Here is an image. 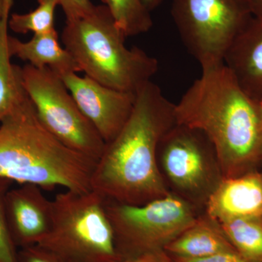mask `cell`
Wrapping results in <instances>:
<instances>
[{
    "mask_svg": "<svg viewBox=\"0 0 262 262\" xmlns=\"http://www.w3.org/2000/svg\"><path fill=\"white\" fill-rule=\"evenodd\" d=\"M176 123L175 103L150 81L137 93L126 123L95 164L91 190L104 201L131 206L169 194L158 167V148Z\"/></svg>",
    "mask_w": 262,
    "mask_h": 262,
    "instance_id": "obj_1",
    "label": "cell"
},
{
    "mask_svg": "<svg viewBox=\"0 0 262 262\" xmlns=\"http://www.w3.org/2000/svg\"><path fill=\"white\" fill-rule=\"evenodd\" d=\"M177 123L203 131L214 146L225 178L261 170L262 110L225 63L202 75L175 104Z\"/></svg>",
    "mask_w": 262,
    "mask_h": 262,
    "instance_id": "obj_2",
    "label": "cell"
},
{
    "mask_svg": "<svg viewBox=\"0 0 262 262\" xmlns=\"http://www.w3.org/2000/svg\"><path fill=\"white\" fill-rule=\"evenodd\" d=\"M96 163L67 147L46 130L24 89L0 122L2 178L42 189L59 186L89 192Z\"/></svg>",
    "mask_w": 262,
    "mask_h": 262,
    "instance_id": "obj_3",
    "label": "cell"
},
{
    "mask_svg": "<svg viewBox=\"0 0 262 262\" xmlns=\"http://www.w3.org/2000/svg\"><path fill=\"white\" fill-rule=\"evenodd\" d=\"M126 36L106 5L67 20L61 34L80 72L111 89L137 94L158 72L159 63L141 48L125 46Z\"/></svg>",
    "mask_w": 262,
    "mask_h": 262,
    "instance_id": "obj_4",
    "label": "cell"
},
{
    "mask_svg": "<svg viewBox=\"0 0 262 262\" xmlns=\"http://www.w3.org/2000/svg\"><path fill=\"white\" fill-rule=\"evenodd\" d=\"M51 228L37 244L62 262H119L102 196L91 190L58 193Z\"/></svg>",
    "mask_w": 262,
    "mask_h": 262,
    "instance_id": "obj_5",
    "label": "cell"
},
{
    "mask_svg": "<svg viewBox=\"0 0 262 262\" xmlns=\"http://www.w3.org/2000/svg\"><path fill=\"white\" fill-rule=\"evenodd\" d=\"M105 208L120 261L165 249L201 214L172 192L141 206L105 201Z\"/></svg>",
    "mask_w": 262,
    "mask_h": 262,
    "instance_id": "obj_6",
    "label": "cell"
},
{
    "mask_svg": "<svg viewBox=\"0 0 262 262\" xmlns=\"http://www.w3.org/2000/svg\"><path fill=\"white\" fill-rule=\"evenodd\" d=\"M160 173L169 192L198 210L223 180L214 146L199 130L176 123L163 136L158 148Z\"/></svg>",
    "mask_w": 262,
    "mask_h": 262,
    "instance_id": "obj_7",
    "label": "cell"
},
{
    "mask_svg": "<svg viewBox=\"0 0 262 262\" xmlns=\"http://www.w3.org/2000/svg\"><path fill=\"white\" fill-rule=\"evenodd\" d=\"M171 15L202 69L224 63L229 46L253 18L246 0H172Z\"/></svg>",
    "mask_w": 262,
    "mask_h": 262,
    "instance_id": "obj_8",
    "label": "cell"
},
{
    "mask_svg": "<svg viewBox=\"0 0 262 262\" xmlns=\"http://www.w3.org/2000/svg\"><path fill=\"white\" fill-rule=\"evenodd\" d=\"M19 71L22 85L46 130L67 147L97 161L106 143L82 113L61 76L29 63Z\"/></svg>",
    "mask_w": 262,
    "mask_h": 262,
    "instance_id": "obj_9",
    "label": "cell"
},
{
    "mask_svg": "<svg viewBox=\"0 0 262 262\" xmlns=\"http://www.w3.org/2000/svg\"><path fill=\"white\" fill-rule=\"evenodd\" d=\"M61 78L105 143L113 141L130 117L136 95L111 89L87 75L80 77L74 72Z\"/></svg>",
    "mask_w": 262,
    "mask_h": 262,
    "instance_id": "obj_10",
    "label": "cell"
},
{
    "mask_svg": "<svg viewBox=\"0 0 262 262\" xmlns=\"http://www.w3.org/2000/svg\"><path fill=\"white\" fill-rule=\"evenodd\" d=\"M10 235L15 246L37 245L48 233L53 220V203L32 184L10 188L5 200Z\"/></svg>",
    "mask_w": 262,
    "mask_h": 262,
    "instance_id": "obj_11",
    "label": "cell"
},
{
    "mask_svg": "<svg viewBox=\"0 0 262 262\" xmlns=\"http://www.w3.org/2000/svg\"><path fill=\"white\" fill-rule=\"evenodd\" d=\"M205 212L219 223L262 216V170L224 178L210 196Z\"/></svg>",
    "mask_w": 262,
    "mask_h": 262,
    "instance_id": "obj_12",
    "label": "cell"
},
{
    "mask_svg": "<svg viewBox=\"0 0 262 262\" xmlns=\"http://www.w3.org/2000/svg\"><path fill=\"white\" fill-rule=\"evenodd\" d=\"M224 63L249 97L262 101V20L251 19L229 46Z\"/></svg>",
    "mask_w": 262,
    "mask_h": 262,
    "instance_id": "obj_13",
    "label": "cell"
},
{
    "mask_svg": "<svg viewBox=\"0 0 262 262\" xmlns=\"http://www.w3.org/2000/svg\"><path fill=\"white\" fill-rule=\"evenodd\" d=\"M164 250L172 257L182 258H201L237 251L220 224L205 211Z\"/></svg>",
    "mask_w": 262,
    "mask_h": 262,
    "instance_id": "obj_14",
    "label": "cell"
},
{
    "mask_svg": "<svg viewBox=\"0 0 262 262\" xmlns=\"http://www.w3.org/2000/svg\"><path fill=\"white\" fill-rule=\"evenodd\" d=\"M10 56L29 62L37 69L49 68L59 76L80 72L75 58L62 47L56 30L46 34H34L28 42L8 37Z\"/></svg>",
    "mask_w": 262,
    "mask_h": 262,
    "instance_id": "obj_15",
    "label": "cell"
},
{
    "mask_svg": "<svg viewBox=\"0 0 262 262\" xmlns=\"http://www.w3.org/2000/svg\"><path fill=\"white\" fill-rule=\"evenodd\" d=\"M12 4L7 7L0 22V122L13 107L23 91L20 67L11 63L8 49V20Z\"/></svg>",
    "mask_w": 262,
    "mask_h": 262,
    "instance_id": "obj_16",
    "label": "cell"
},
{
    "mask_svg": "<svg viewBox=\"0 0 262 262\" xmlns=\"http://www.w3.org/2000/svg\"><path fill=\"white\" fill-rule=\"evenodd\" d=\"M234 249L251 262H262V216L220 223Z\"/></svg>",
    "mask_w": 262,
    "mask_h": 262,
    "instance_id": "obj_17",
    "label": "cell"
},
{
    "mask_svg": "<svg viewBox=\"0 0 262 262\" xmlns=\"http://www.w3.org/2000/svg\"><path fill=\"white\" fill-rule=\"evenodd\" d=\"M126 37L149 32L153 27L151 12L143 0H101Z\"/></svg>",
    "mask_w": 262,
    "mask_h": 262,
    "instance_id": "obj_18",
    "label": "cell"
},
{
    "mask_svg": "<svg viewBox=\"0 0 262 262\" xmlns=\"http://www.w3.org/2000/svg\"><path fill=\"white\" fill-rule=\"evenodd\" d=\"M39 5L35 10L25 14L13 13L10 15L8 27L18 34L33 32L46 34L56 30L54 13L58 0H37Z\"/></svg>",
    "mask_w": 262,
    "mask_h": 262,
    "instance_id": "obj_19",
    "label": "cell"
},
{
    "mask_svg": "<svg viewBox=\"0 0 262 262\" xmlns=\"http://www.w3.org/2000/svg\"><path fill=\"white\" fill-rule=\"evenodd\" d=\"M13 182L0 177V262H18V251L13 243L5 213V200Z\"/></svg>",
    "mask_w": 262,
    "mask_h": 262,
    "instance_id": "obj_20",
    "label": "cell"
},
{
    "mask_svg": "<svg viewBox=\"0 0 262 262\" xmlns=\"http://www.w3.org/2000/svg\"><path fill=\"white\" fill-rule=\"evenodd\" d=\"M18 262H62L54 254L37 246H27L18 251Z\"/></svg>",
    "mask_w": 262,
    "mask_h": 262,
    "instance_id": "obj_21",
    "label": "cell"
},
{
    "mask_svg": "<svg viewBox=\"0 0 262 262\" xmlns=\"http://www.w3.org/2000/svg\"><path fill=\"white\" fill-rule=\"evenodd\" d=\"M67 20L81 18L91 13L96 5L91 0H58Z\"/></svg>",
    "mask_w": 262,
    "mask_h": 262,
    "instance_id": "obj_22",
    "label": "cell"
},
{
    "mask_svg": "<svg viewBox=\"0 0 262 262\" xmlns=\"http://www.w3.org/2000/svg\"><path fill=\"white\" fill-rule=\"evenodd\" d=\"M173 258L177 262H251L241 256L237 251L219 253L201 258Z\"/></svg>",
    "mask_w": 262,
    "mask_h": 262,
    "instance_id": "obj_23",
    "label": "cell"
},
{
    "mask_svg": "<svg viewBox=\"0 0 262 262\" xmlns=\"http://www.w3.org/2000/svg\"><path fill=\"white\" fill-rule=\"evenodd\" d=\"M119 262H177L165 250L151 251Z\"/></svg>",
    "mask_w": 262,
    "mask_h": 262,
    "instance_id": "obj_24",
    "label": "cell"
},
{
    "mask_svg": "<svg viewBox=\"0 0 262 262\" xmlns=\"http://www.w3.org/2000/svg\"><path fill=\"white\" fill-rule=\"evenodd\" d=\"M253 18L262 20V0H246Z\"/></svg>",
    "mask_w": 262,
    "mask_h": 262,
    "instance_id": "obj_25",
    "label": "cell"
},
{
    "mask_svg": "<svg viewBox=\"0 0 262 262\" xmlns=\"http://www.w3.org/2000/svg\"><path fill=\"white\" fill-rule=\"evenodd\" d=\"M163 0H143L144 4L145 5L146 8L149 10L150 12L153 11L156 9Z\"/></svg>",
    "mask_w": 262,
    "mask_h": 262,
    "instance_id": "obj_26",
    "label": "cell"
},
{
    "mask_svg": "<svg viewBox=\"0 0 262 262\" xmlns=\"http://www.w3.org/2000/svg\"><path fill=\"white\" fill-rule=\"evenodd\" d=\"M12 3H13V0H0V22H1L2 18L4 15L7 7Z\"/></svg>",
    "mask_w": 262,
    "mask_h": 262,
    "instance_id": "obj_27",
    "label": "cell"
},
{
    "mask_svg": "<svg viewBox=\"0 0 262 262\" xmlns=\"http://www.w3.org/2000/svg\"><path fill=\"white\" fill-rule=\"evenodd\" d=\"M260 105H261V110H262V101H260Z\"/></svg>",
    "mask_w": 262,
    "mask_h": 262,
    "instance_id": "obj_28",
    "label": "cell"
},
{
    "mask_svg": "<svg viewBox=\"0 0 262 262\" xmlns=\"http://www.w3.org/2000/svg\"><path fill=\"white\" fill-rule=\"evenodd\" d=\"M261 170H262V162H261Z\"/></svg>",
    "mask_w": 262,
    "mask_h": 262,
    "instance_id": "obj_29",
    "label": "cell"
}]
</instances>
